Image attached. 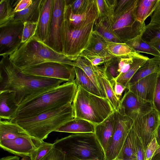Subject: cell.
Instances as JSON below:
<instances>
[{"mask_svg": "<svg viewBox=\"0 0 160 160\" xmlns=\"http://www.w3.org/2000/svg\"><path fill=\"white\" fill-rule=\"evenodd\" d=\"M66 81L38 77L25 73L8 56L3 57L0 62V91L15 92L19 106L51 91Z\"/></svg>", "mask_w": 160, "mask_h": 160, "instance_id": "6da1fadb", "label": "cell"}, {"mask_svg": "<svg viewBox=\"0 0 160 160\" xmlns=\"http://www.w3.org/2000/svg\"><path fill=\"white\" fill-rule=\"evenodd\" d=\"M78 86L75 81L66 82L19 106L14 119L27 118L72 104Z\"/></svg>", "mask_w": 160, "mask_h": 160, "instance_id": "7a4b0ae2", "label": "cell"}, {"mask_svg": "<svg viewBox=\"0 0 160 160\" xmlns=\"http://www.w3.org/2000/svg\"><path fill=\"white\" fill-rule=\"evenodd\" d=\"M8 57L21 70L48 62L74 66V61L70 60L62 54L55 51L35 36L22 43L19 47Z\"/></svg>", "mask_w": 160, "mask_h": 160, "instance_id": "3957f363", "label": "cell"}, {"mask_svg": "<svg viewBox=\"0 0 160 160\" xmlns=\"http://www.w3.org/2000/svg\"><path fill=\"white\" fill-rule=\"evenodd\" d=\"M74 117L73 107L70 104L33 117L12 121L21 126L31 136L43 141L51 132L55 131Z\"/></svg>", "mask_w": 160, "mask_h": 160, "instance_id": "277c9868", "label": "cell"}, {"mask_svg": "<svg viewBox=\"0 0 160 160\" xmlns=\"http://www.w3.org/2000/svg\"><path fill=\"white\" fill-rule=\"evenodd\" d=\"M53 145L65 155L82 160H105V152L94 133H72L56 139Z\"/></svg>", "mask_w": 160, "mask_h": 160, "instance_id": "5b68a950", "label": "cell"}, {"mask_svg": "<svg viewBox=\"0 0 160 160\" xmlns=\"http://www.w3.org/2000/svg\"><path fill=\"white\" fill-rule=\"evenodd\" d=\"M72 104L74 118L85 120L95 125L114 111L107 98L90 93L80 86L78 87Z\"/></svg>", "mask_w": 160, "mask_h": 160, "instance_id": "8992f818", "label": "cell"}, {"mask_svg": "<svg viewBox=\"0 0 160 160\" xmlns=\"http://www.w3.org/2000/svg\"><path fill=\"white\" fill-rule=\"evenodd\" d=\"M94 22L79 29L72 28L63 19L61 34L62 53L74 61L87 48Z\"/></svg>", "mask_w": 160, "mask_h": 160, "instance_id": "52a82bcc", "label": "cell"}, {"mask_svg": "<svg viewBox=\"0 0 160 160\" xmlns=\"http://www.w3.org/2000/svg\"><path fill=\"white\" fill-rule=\"evenodd\" d=\"M138 0H131L125 9L113 16L111 22L112 28L123 42L142 35L144 31L145 22L138 21L135 16Z\"/></svg>", "mask_w": 160, "mask_h": 160, "instance_id": "ba28073f", "label": "cell"}, {"mask_svg": "<svg viewBox=\"0 0 160 160\" xmlns=\"http://www.w3.org/2000/svg\"><path fill=\"white\" fill-rule=\"evenodd\" d=\"M74 67L61 63L48 62L31 66L22 70L23 73L34 76L74 81L76 75Z\"/></svg>", "mask_w": 160, "mask_h": 160, "instance_id": "9c48e42d", "label": "cell"}, {"mask_svg": "<svg viewBox=\"0 0 160 160\" xmlns=\"http://www.w3.org/2000/svg\"><path fill=\"white\" fill-rule=\"evenodd\" d=\"M24 22L14 20L0 25V56H8L21 44Z\"/></svg>", "mask_w": 160, "mask_h": 160, "instance_id": "30bf717a", "label": "cell"}, {"mask_svg": "<svg viewBox=\"0 0 160 160\" xmlns=\"http://www.w3.org/2000/svg\"><path fill=\"white\" fill-rule=\"evenodd\" d=\"M160 124V114L154 109L133 120L132 127L145 148L155 137L157 129Z\"/></svg>", "mask_w": 160, "mask_h": 160, "instance_id": "8fae6325", "label": "cell"}, {"mask_svg": "<svg viewBox=\"0 0 160 160\" xmlns=\"http://www.w3.org/2000/svg\"><path fill=\"white\" fill-rule=\"evenodd\" d=\"M133 123L132 119L118 112L115 130L105 152V160H113L117 158Z\"/></svg>", "mask_w": 160, "mask_h": 160, "instance_id": "7c38bea8", "label": "cell"}, {"mask_svg": "<svg viewBox=\"0 0 160 160\" xmlns=\"http://www.w3.org/2000/svg\"><path fill=\"white\" fill-rule=\"evenodd\" d=\"M127 90L120 100L118 111L120 114L128 117L133 120L154 109L152 103L141 99Z\"/></svg>", "mask_w": 160, "mask_h": 160, "instance_id": "4fadbf2b", "label": "cell"}, {"mask_svg": "<svg viewBox=\"0 0 160 160\" xmlns=\"http://www.w3.org/2000/svg\"><path fill=\"white\" fill-rule=\"evenodd\" d=\"M65 0H54L52 18L47 45L55 51L62 53L61 39L64 19Z\"/></svg>", "mask_w": 160, "mask_h": 160, "instance_id": "5bb4252c", "label": "cell"}, {"mask_svg": "<svg viewBox=\"0 0 160 160\" xmlns=\"http://www.w3.org/2000/svg\"><path fill=\"white\" fill-rule=\"evenodd\" d=\"M43 141L31 136L21 137L0 141V146L4 150L22 158L30 157Z\"/></svg>", "mask_w": 160, "mask_h": 160, "instance_id": "9a60e30c", "label": "cell"}, {"mask_svg": "<svg viewBox=\"0 0 160 160\" xmlns=\"http://www.w3.org/2000/svg\"><path fill=\"white\" fill-rule=\"evenodd\" d=\"M98 13L95 0H92L88 7L83 13L76 14L71 11L69 5L66 2L64 10V18L72 28L79 29L94 22Z\"/></svg>", "mask_w": 160, "mask_h": 160, "instance_id": "2e32d148", "label": "cell"}, {"mask_svg": "<svg viewBox=\"0 0 160 160\" xmlns=\"http://www.w3.org/2000/svg\"><path fill=\"white\" fill-rule=\"evenodd\" d=\"M159 73H152L129 86L127 89L138 97L153 103Z\"/></svg>", "mask_w": 160, "mask_h": 160, "instance_id": "e0dca14e", "label": "cell"}, {"mask_svg": "<svg viewBox=\"0 0 160 160\" xmlns=\"http://www.w3.org/2000/svg\"><path fill=\"white\" fill-rule=\"evenodd\" d=\"M54 0H42L34 36L47 44L52 18Z\"/></svg>", "mask_w": 160, "mask_h": 160, "instance_id": "ac0fdd59", "label": "cell"}, {"mask_svg": "<svg viewBox=\"0 0 160 160\" xmlns=\"http://www.w3.org/2000/svg\"><path fill=\"white\" fill-rule=\"evenodd\" d=\"M118 112L114 111L103 122L95 125L94 133L105 152L115 130Z\"/></svg>", "mask_w": 160, "mask_h": 160, "instance_id": "d6986e66", "label": "cell"}, {"mask_svg": "<svg viewBox=\"0 0 160 160\" xmlns=\"http://www.w3.org/2000/svg\"><path fill=\"white\" fill-rule=\"evenodd\" d=\"M19 106L15 99V92L0 91V119L12 120L16 116Z\"/></svg>", "mask_w": 160, "mask_h": 160, "instance_id": "ffe728a7", "label": "cell"}, {"mask_svg": "<svg viewBox=\"0 0 160 160\" xmlns=\"http://www.w3.org/2000/svg\"><path fill=\"white\" fill-rule=\"evenodd\" d=\"M74 66L81 69L98 89L102 97L107 98L100 75V67L93 65L87 59L80 56L74 61Z\"/></svg>", "mask_w": 160, "mask_h": 160, "instance_id": "44dd1931", "label": "cell"}, {"mask_svg": "<svg viewBox=\"0 0 160 160\" xmlns=\"http://www.w3.org/2000/svg\"><path fill=\"white\" fill-rule=\"evenodd\" d=\"M142 37L144 41L148 43L160 39V0H158L155 9L151 15L150 22L146 25Z\"/></svg>", "mask_w": 160, "mask_h": 160, "instance_id": "7402d4cb", "label": "cell"}, {"mask_svg": "<svg viewBox=\"0 0 160 160\" xmlns=\"http://www.w3.org/2000/svg\"><path fill=\"white\" fill-rule=\"evenodd\" d=\"M95 125L85 120L74 118L60 127L55 132L72 133H94Z\"/></svg>", "mask_w": 160, "mask_h": 160, "instance_id": "603a6c76", "label": "cell"}, {"mask_svg": "<svg viewBox=\"0 0 160 160\" xmlns=\"http://www.w3.org/2000/svg\"><path fill=\"white\" fill-rule=\"evenodd\" d=\"M31 136L15 122L7 120H0V141L12 139L21 137Z\"/></svg>", "mask_w": 160, "mask_h": 160, "instance_id": "cb8c5ba5", "label": "cell"}, {"mask_svg": "<svg viewBox=\"0 0 160 160\" xmlns=\"http://www.w3.org/2000/svg\"><path fill=\"white\" fill-rule=\"evenodd\" d=\"M160 65V57H154L148 59L136 72L129 81L128 87L139 80L154 72H158Z\"/></svg>", "mask_w": 160, "mask_h": 160, "instance_id": "d4e9b609", "label": "cell"}, {"mask_svg": "<svg viewBox=\"0 0 160 160\" xmlns=\"http://www.w3.org/2000/svg\"><path fill=\"white\" fill-rule=\"evenodd\" d=\"M93 30L96 31L107 41L123 42L114 32L110 20L107 18H97Z\"/></svg>", "mask_w": 160, "mask_h": 160, "instance_id": "484cf974", "label": "cell"}, {"mask_svg": "<svg viewBox=\"0 0 160 160\" xmlns=\"http://www.w3.org/2000/svg\"><path fill=\"white\" fill-rule=\"evenodd\" d=\"M42 0H33L32 3L26 9L15 12L13 20L23 22H38V21L40 5Z\"/></svg>", "mask_w": 160, "mask_h": 160, "instance_id": "4316f807", "label": "cell"}, {"mask_svg": "<svg viewBox=\"0 0 160 160\" xmlns=\"http://www.w3.org/2000/svg\"><path fill=\"white\" fill-rule=\"evenodd\" d=\"M158 0H138L135 10L136 20L142 23L151 16L156 8Z\"/></svg>", "mask_w": 160, "mask_h": 160, "instance_id": "83f0119b", "label": "cell"}, {"mask_svg": "<svg viewBox=\"0 0 160 160\" xmlns=\"http://www.w3.org/2000/svg\"><path fill=\"white\" fill-rule=\"evenodd\" d=\"M74 68L76 75L74 81L77 86H80L90 93L102 97L98 89L85 72L77 67L74 66Z\"/></svg>", "mask_w": 160, "mask_h": 160, "instance_id": "f1b7e54d", "label": "cell"}, {"mask_svg": "<svg viewBox=\"0 0 160 160\" xmlns=\"http://www.w3.org/2000/svg\"><path fill=\"white\" fill-rule=\"evenodd\" d=\"M100 75L106 97L112 106L114 111H118L120 100L118 98L114 92V82H111L108 79L105 74L103 67H101Z\"/></svg>", "mask_w": 160, "mask_h": 160, "instance_id": "f546056e", "label": "cell"}, {"mask_svg": "<svg viewBox=\"0 0 160 160\" xmlns=\"http://www.w3.org/2000/svg\"><path fill=\"white\" fill-rule=\"evenodd\" d=\"M142 36L140 35L125 43L137 52L145 53L154 57H160V52L150 44L144 41Z\"/></svg>", "mask_w": 160, "mask_h": 160, "instance_id": "4dcf8cb0", "label": "cell"}, {"mask_svg": "<svg viewBox=\"0 0 160 160\" xmlns=\"http://www.w3.org/2000/svg\"><path fill=\"white\" fill-rule=\"evenodd\" d=\"M149 59L147 56L142 54L136 58L134 62L130 69L126 72L119 75L115 80L117 82L123 85L126 88L132 77L137 71Z\"/></svg>", "mask_w": 160, "mask_h": 160, "instance_id": "1f68e13d", "label": "cell"}, {"mask_svg": "<svg viewBox=\"0 0 160 160\" xmlns=\"http://www.w3.org/2000/svg\"><path fill=\"white\" fill-rule=\"evenodd\" d=\"M85 50L102 54H109L107 48V41L98 33L93 30L88 46Z\"/></svg>", "mask_w": 160, "mask_h": 160, "instance_id": "d6a6232c", "label": "cell"}, {"mask_svg": "<svg viewBox=\"0 0 160 160\" xmlns=\"http://www.w3.org/2000/svg\"><path fill=\"white\" fill-rule=\"evenodd\" d=\"M97 7V18H106L111 22L118 0H95Z\"/></svg>", "mask_w": 160, "mask_h": 160, "instance_id": "836d02e7", "label": "cell"}, {"mask_svg": "<svg viewBox=\"0 0 160 160\" xmlns=\"http://www.w3.org/2000/svg\"><path fill=\"white\" fill-rule=\"evenodd\" d=\"M19 0H0V25L12 20L15 12L14 8Z\"/></svg>", "mask_w": 160, "mask_h": 160, "instance_id": "e575fe53", "label": "cell"}, {"mask_svg": "<svg viewBox=\"0 0 160 160\" xmlns=\"http://www.w3.org/2000/svg\"><path fill=\"white\" fill-rule=\"evenodd\" d=\"M107 42L108 53L114 57L127 56L136 52L125 42H115L107 41Z\"/></svg>", "mask_w": 160, "mask_h": 160, "instance_id": "d590c367", "label": "cell"}, {"mask_svg": "<svg viewBox=\"0 0 160 160\" xmlns=\"http://www.w3.org/2000/svg\"><path fill=\"white\" fill-rule=\"evenodd\" d=\"M116 158L125 160H137L131 128L127 137L122 148Z\"/></svg>", "mask_w": 160, "mask_h": 160, "instance_id": "8d00e7d4", "label": "cell"}, {"mask_svg": "<svg viewBox=\"0 0 160 160\" xmlns=\"http://www.w3.org/2000/svg\"><path fill=\"white\" fill-rule=\"evenodd\" d=\"M79 56L84 58L94 66H98L104 64L115 57L110 54H102L91 52L86 50L83 51Z\"/></svg>", "mask_w": 160, "mask_h": 160, "instance_id": "74e56055", "label": "cell"}, {"mask_svg": "<svg viewBox=\"0 0 160 160\" xmlns=\"http://www.w3.org/2000/svg\"><path fill=\"white\" fill-rule=\"evenodd\" d=\"M118 58L115 57L104 64L105 74L111 82H114L119 75L118 71Z\"/></svg>", "mask_w": 160, "mask_h": 160, "instance_id": "f35d334b", "label": "cell"}, {"mask_svg": "<svg viewBox=\"0 0 160 160\" xmlns=\"http://www.w3.org/2000/svg\"><path fill=\"white\" fill-rule=\"evenodd\" d=\"M53 148V143L43 141L30 157L31 160H42Z\"/></svg>", "mask_w": 160, "mask_h": 160, "instance_id": "ab89813d", "label": "cell"}, {"mask_svg": "<svg viewBox=\"0 0 160 160\" xmlns=\"http://www.w3.org/2000/svg\"><path fill=\"white\" fill-rule=\"evenodd\" d=\"M72 12L76 14L82 13L87 10L92 0H65Z\"/></svg>", "mask_w": 160, "mask_h": 160, "instance_id": "60d3db41", "label": "cell"}, {"mask_svg": "<svg viewBox=\"0 0 160 160\" xmlns=\"http://www.w3.org/2000/svg\"><path fill=\"white\" fill-rule=\"evenodd\" d=\"M136 152L137 160H144L146 150L142 142L133 127L131 128Z\"/></svg>", "mask_w": 160, "mask_h": 160, "instance_id": "b9f144b4", "label": "cell"}, {"mask_svg": "<svg viewBox=\"0 0 160 160\" xmlns=\"http://www.w3.org/2000/svg\"><path fill=\"white\" fill-rule=\"evenodd\" d=\"M38 22H24L22 43H24L35 35Z\"/></svg>", "mask_w": 160, "mask_h": 160, "instance_id": "7bdbcfd3", "label": "cell"}, {"mask_svg": "<svg viewBox=\"0 0 160 160\" xmlns=\"http://www.w3.org/2000/svg\"><path fill=\"white\" fill-rule=\"evenodd\" d=\"M153 104L154 109L160 114V74L159 73L154 92Z\"/></svg>", "mask_w": 160, "mask_h": 160, "instance_id": "ee69618b", "label": "cell"}, {"mask_svg": "<svg viewBox=\"0 0 160 160\" xmlns=\"http://www.w3.org/2000/svg\"><path fill=\"white\" fill-rule=\"evenodd\" d=\"M159 147V146L155 137L147 147L144 160H150L154 153Z\"/></svg>", "mask_w": 160, "mask_h": 160, "instance_id": "f6af8a7d", "label": "cell"}, {"mask_svg": "<svg viewBox=\"0 0 160 160\" xmlns=\"http://www.w3.org/2000/svg\"><path fill=\"white\" fill-rule=\"evenodd\" d=\"M65 155L53 148L42 160H64Z\"/></svg>", "mask_w": 160, "mask_h": 160, "instance_id": "bcb514c9", "label": "cell"}, {"mask_svg": "<svg viewBox=\"0 0 160 160\" xmlns=\"http://www.w3.org/2000/svg\"><path fill=\"white\" fill-rule=\"evenodd\" d=\"M32 0H19L14 8L15 12L22 11L29 7L32 3Z\"/></svg>", "mask_w": 160, "mask_h": 160, "instance_id": "7dc6e473", "label": "cell"}, {"mask_svg": "<svg viewBox=\"0 0 160 160\" xmlns=\"http://www.w3.org/2000/svg\"><path fill=\"white\" fill-rule=\"evenodd\" d=\"M126 88L123 85L117 82L115 80L114 84V90L115 94L118 98L120 100L122 94Z\"/></svg>", "mask_w": 160, "mask_h": 160, "instance_id": "c3c4849f", "label": "cell"}, {"mask_svg": "<svg viewBox=\"0 0 160 160\" xmlns=\"http://www.w3.org/2000/svg\"><path fill=\"white\" fill-rule=\"evenodd\" d=\"M131 0H118L114 11L113 16L119 13L125 9Z\"/></svg>", "mask_w": 160, "mask_h": 160, "instance_id": "681fc988", "label": "cell"}, {"mask_svg": "<svg viewBox=\"0 0 160 160\" xmlns=\"http://www.w3.org/2000/svg\"><path fill=\"white\" fill-rule=\"evenodd\" d=\"M148 43L160 52V39L153 41Z\"/></svg>", "mask_w": 160, "mask_h": 160, "instance_id": "f907efd6", "label": "cell"}, {"mask_svg": "<svg viewBox=\"0 0 160 160\" xmlns=\"http://www.w3.org/2000/svg\"><path fill=\"white\" fill-rule=\"evenodd\" d=\"M150 160H160V146L155 152Z\"/></svg>", "mask_w": 160, "mask_h": 160, "instance_id": "816d5d0a", "label": "cell"}, {"mask_svg": "<svg viewBox=\"0 0 160 160\" xmlns=\"http://www.w3.org/2000/svg\"><path fill=\"white\" fill-rule=\"evenodd\" d=\"M20 158L18 156H8L1 158L0 160H19Z\"/></svg>", "mask_w": 160, "mask_h": 160, "instance_id": "f5cc1de1", "label": "cell"}, {"mask_svg": "<svg viewBox=\"0 0 160 160\" xmlns=\"http://www.w3.org/2000/svg\"><path fill=\"white\" fill-rule=\"evenodd\" d=\"M155 138L159 146H160V124L158 127L157 129Z\"/></svg>", "mask_w": 160, "mask_h": 160, "instance_id": "db71d44e", "label": "cell"}, {"mask_svg": "<svg viewBox=\"0 0 160 160\" xmlns=\"http://www.w3.org/2000/svg\"><path fill=\"white\" fill-rule=\"evenodd\" d=\"M64 160H82L76 157L65 155Z\"/></svg>", "mask_w": 160, "mask_h": 160, "instance_id": "11a10c76", "label": "cell"}, {"mask_svg": "<svg viewBox=\"0 0 160 160\" xmlns=\"http://www.w3.org/2000/svg\"><path fill=\"white\" fill-rule=\"evenodd\" d=\"M21 160H31L29 156H26L22 158Z\"/></svg>", "mask_w": 160, "mask_h": 160, "instance_id": "9f6ffc18", "label": "cell"}, {"mask_svg": "<svg viewBox=\"0 0 160 160\" xmlns=\"http://www.w3.org/2000/svg\"><path fill=\"white\" fill-rule=\"evenodd\" d=\"M113 160H123V159H122L116 158L115 159ZM137 160L136 159H131V160Z\"/></svg>", "mask_w": 160, "mask_h": 160, "instance_id": "6f0895ef", "label": "cell"}, {"mask_svg": "<svg viewBox=\"0 0 160 160\" xmlns=\"http://www.w3.org/2000/svg\"><path fill=\"white\" fill-rule=\"evenodd\" d=\"M159 74H160V65L159 68Z\"/></svg>", "mask_w": 160, "mask_h": 160, "instance_id": "680465c9", "label": "cell"}, {"mask_svg": "<svg viewBox=\"0 0 160 160\" xmlns=\"http://www.w3.org/2000/svg\"><path fill=\"white\" fill-rule=\"evenodd\" d=\"M96 160H99V159H97Z\"/></svg>", "mask_w": 160, "mask_h": 160, "instance_id": "91938a15", "label": "cell"}]
</instances>
